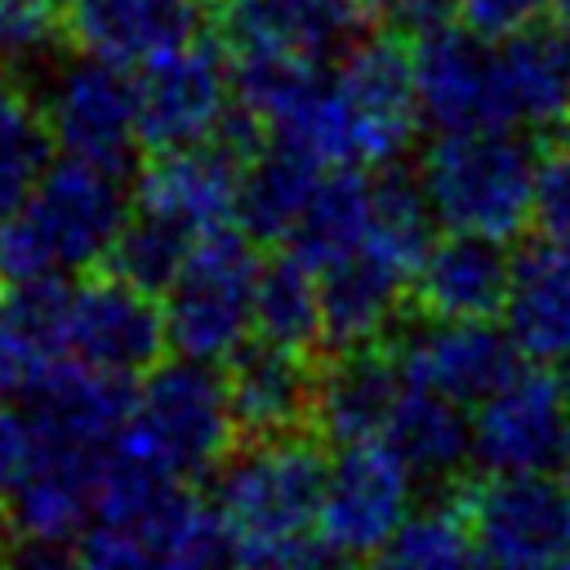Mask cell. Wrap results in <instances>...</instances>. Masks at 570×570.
Listing matches in <instances>:
<instances>
[{"label":"cell","mask_w":570,"mask_h":570,"mask_svg":"<svg viewBox=\"0 0 570 570\" xmlns=\"http://www.w3.org/2000/svg\"><path fill=\"white\" fill-rule=\"evenodd\" d=\"M419 183L441 227L512 240L534 214L539 151L517 129L441 134L419 160Z\"/></svg>","instance_id":"obj_1"},{"label":"cell","mask_w":570,"mask_h":570,"mask_svg":"<svg viewBox=\"0 0 570 570\" xmlns=\"http://www.w3.org/2000/svg\"><path fill=\"white\" fill-rule=\"evenodd\" d=\"M325 468L330 454L316 432L236 441L214 476V508L232 530L236 561L316 525Z\"/></svg>","instance_id":"obj_2"},{"label":"cell","mask_w":570,"mask_h":570,"mask_svg":"<svg viewBox=\"0 0 570 570\" xmlns=\"http://www.w3.org/2000/svg\"><path fill=\"white\" fill-rule=\"evenodd\" d=\"M258 240L240 227H214L191 240L178 276L165 289V330L178 356L227 361L245 338H254V285H258Z\"/></svg>","instance_id":"obj_3"},{"label":"cell","mask_w":570,"mask_h":570,"mask_svg":"<svg viewBox=\"0 0 570 570\" xmlns=\"http://www.w3.org/2000/svg\"><path fill=\"white\" fill-rule=\"evenodd\" d=\"M129 432L178 476L200 481L236 450L240 428L227 396V374L214 361H156L134 396Z\"/></svg>","instance_id":"obj_4"},{"label":"cell","mask_w":570,"mask_h":570,"mask_svg":"<svg viewBox=\"0 0 570 570\" xmlns=\"http://www.w3.org/2000/svg\"><path fill=\"white\" fill-rule=\"evenodd\" d=\"M459 503L481 557L508 570H552L570 557V481L548 472H485L463 476Z\"/></svg>","instance_id":"obj_5"},{"label":"cell","mask_w":570,"mask_h":570,"mask_svg":"<svg viewBox=\"0 0 570 570\" xmlns=\"http://www.w3.org/2000/svg\"><path fill=\"white\" fill-rule=\"evenodd\" d=\"M410 45H414V85H419L423 125H432L436 134L521 125L499 40H485L454 22Z\"/></svg>","instance_id":"obj_6"},{"label":"cell","mask_w":570,"mask_h":570,"mask_svg":"<svg viewBox=\"0 0 570 570\" xmlns=\"http://www.w3.org/2000/svg\"><path fill=\"white\" fill-rule=\"evenodd\" d=\"M134 379L102 374L76 356L45 361L13 396L31 450L102 459L134 414Z\"/></svg>","instance_id":"obj_7"},{"label":"cell","mask_w":570,"mask_h":570,"mask_svg":"<svg viewBox=\"0 0 570 570\" xmlns=\"http://www.w3.org/2000/svg\"><path fill=\"white\" fill-rule=\"evenodd\" d=\"M134 89L147 156L196 147L214 138L232 107V58L214 36H191L134 67Z\"/></svg>","instance_id":"obj_8"},{"label":"cell","mask_w":570,"mask_h":570,"mask_svg":"<svg viewBox=\"0 0 570 570\" xmlns=\"http://www.w3.org/2000/svg\"><path fill=\"white\" fill-rule=\"evenodd\" d=\"M40 107L53 147L62 156L89 160L120 178L138 165L142 138H138V89L129 67L80 53L71 67L53 76L49 94H40Z\"/></svg>","instance_id":"obj_9"},{"label":"cell","mask_w":570,"mask_h":570,"mask_svg":"<svg viewBox=\"0 0 570 570\" xmlns=\"http://www.w3.org/2000/svg\"><path fill=\"white\" fill-rule=\"evenodd\" d=\"M22 209L36 223L40 240L49 245L58 272H94L102 267L107 249L129 223L134 196L125 191L120 174L62 156L45 169Z\"/></svg>","instance_id":"obj_10"},{"label":"cell","mask_w":570,"mask_h":570,"mask_svg":"<svg viewBox=\"0 0 570 570\" xmlns=\"http://www.w3.org/2000/svg\"><path fill=\"white\" fill-rule=\"evenodd\" d=\"M383 347L396 356L405 383L436 387L463 405H481L521 370V352L494 321H432L405 307Z\"/></svg>","instance_id":"obj_11"},{"label":"cell","mask_w":570,"mask_h":570,"mask_svg":"<svg viewBox=\"0 0 570 570\" xmlns=\"http://www.w3.org/2000/svg\"><path fill=\"white\" fill-rule=\"evenodd\" d=\"M414 485H419L414 472L401 463V454L383 436L334 445L316 530L330 543L347 548L352 557H370L410 517Z\"/></svg>","instance_id":"obj_12"},{"label":"cell","mask_w":570,"mask_h":570,"mask_svg":"<svg viewBox=\"0 0 570 570\" xmlns=\"http://www.w3.org/2000/svg\"><path fill=\"white\" fill-rule=\"evenodd\" d=\"M169 347L165 307L156 294L138 289L134 281L94 267L80 285H71V321H67V356L120 374L142 379Z\"/></svg>","instance_id":"obj_13"},{"label":"cell","mask_w":570,"mask_h":570,"mask_svg":"<svg viewBox=\"0 0 570 570\" xmlns=\"http://www.w3.org/2000/svg\"><path fill=\"white\" fill-rule=\"evenodd\" d=\"M570 432V383L552 365L517 370L472 419L476 459L485 472H548L561 463Z\"/></svg>","instance_id":"obj_14"},{"label":"cell","mask_w":570,"mask_h":570,"mask_svg":"<svg viewBox=\"0 0 570 570\" xmlns=\"http://www.w3.org/2000/svg\"><path fill=\"white\" fill-rule=\"evenodd\" d=\"M334 85L370 138L374 165L396 160L423 120L414 85V45L396 31L352 36L334 53Z\"/></svg>","instance_id":"obj_15"},{"label":"cell","mask_w":570,"mask_h":570,"mask_svg":"<svg viewBox=\"0 0 570 570\" xmlns=\"http://www.w3.org/2000/svg\"><path fill=\"white\" fill-rule=\"evenodd\" d=\"M245 165L218 138L174 151H151L134 178V209H147L187 236H205L214 227L236 223Z\"/></svg>","instance_id":"obj_16"},{"label":"cell","mask_w":570,"mask_h":570,"mask_svg":"<svg viewBox=\"0 0 570 570\" xmlns=\"http://www.w3.org/2000/svg\"><path fill=\"white\" fill-rule=\"evenodd\" d=\"M512 281V254L494 236L450 232L432 236L410 276V312L432 321H494Z\"/></svg>","instance_id":"obj_17"},{"label":"cell","mask_w":570,"mask_h":570,"mask_svg":"<svg viewBox=\"0 0 570 570\" xmlns=\"http://www.w3.org/2000/svg\"><path fill=\"white\" fill-rule=\"evenodd\" d=\"M227 396L240 441L312 432L316 401V356L267 338H245L227 361Z\"/></svg>","instance_id":"obj_18"},{"label":"cell","mask_w":570,"mask_h":570,"mask_svg":"<svg viewBox=\"0 0 570 570\" xmlns=\"http://www.w3.org/2000/svg\"><path fill=\"white\" fill-rule=\"evenodd\" d=\"M321 285V352L383 343L410 307V272L374 245L316 272Z\"/></svg>","instance_id":"obj_19"},{"label":"cell","mask_w":570,"mask_h":570,"mask_svg":"<svg viewBox=\"0 0 570 570\" xmlns=\"http://www.w3.org/2000/svg\"><path fill=\"white\" fill-rule=\"evenodd\" d=\"M205 0H67L62 40L80 53L142 67L147 58L200 36Z\"/></svg>","instance_id":"obj_20"},{"label":"cell","mask_w":570,"mask_h":570,"mask_svg":"<svg viewBox=\"0 0 570 570\" xmlns=\"http://www.w3.org/2000/svg\"><path fill=\"white\" fill-rule=\"evenodd\" d=\"M205 22L227 53H294L325 62L356 22L338 0H209Z\"/></svg>","instance_id":"obj_21"},{"label":"cell","mask_w":570,"mask_h":570,"mask_svg":"<svg viewBox=\"0 0 570 570\" xmlns=\"http://www.w3.org/2000/svg\"><path fill=\"white\" fill-rule=\"evenodd\" d=\"M401 383H405L401 365L383 343L321 352L316 356L312 432L325 445H352V441L379 436Z\"/></svg>","instance_id":"obj_22"},{"label":"cell","mask_w":570,"mask_h":570,"mask_svg":"<svg viewBox=\"0 0 570 570\" xmlns=\"http://www.w3.org/2000/svg\"><path fill=\"white\" fill-rule=\"evenodd\" d=\"M401 463L414 472L419 485H428L432 494H450L463 476H468V459L476 454L472 441V419L463 410V401L423 387V383H401L387 423L379 432Z\"/></svg>","instance_id":"obj_23"},{"label":"cell","mask_w":570,"mask_h":570,"mask_svg":"<svg viewBox=\"0 0 570 570\" xmlns=\"http://www.w3.org/2000/svg\"><path fill=\"white\" fill-rule=\"evenodd\" d=\"M503 330L534 365H570V254L534 240L512 254Z\"/></svg>","instance_id":"obj_24"},{"label":"cell","mask_w":570,"mask_h":570,"mask_svg":"<svg viewBox=\"0 0 570 570\" xmlns=\"http://www.w3.org/2000/svg\"><path fill=\"white\" fill-rule=\"evenodd\" d=\"M499 49L521 125L539 134L570 125V27L561 18H534L499 40Z\"/></svg>","instance_id":"obj_25"},{"label":"cell","mask_w":570,"mask_h":570,"mask_svg":"<svg viewBox=\"0 0 570 570\" xmlns=\"http://www.w3.org/2000/svg\"><path fill=\"white\" fill-rule=\"evenodd\" d=\"M370 214H374L370 178L361 169H325L303 218L276 249H289L307 267L321 272V267L356 254L370 240Z\"/></svg>","instance_id":"obj_26"},{"label":"cell","mask_w":570,"mask_h":570,"mask_svg":"<svg viewBox=\"0 0 570 570\" xmlns=\"http://www.w3.org/2000/svg\"><path fill=\"white\" fill-rule=\"evenodd\" d=\"M321 165H312L298 151H285L276 142H267L240 178V205H236V223L258 240V245H285V236L294 232V223L303 218L316 183H321Z\"/></svg>","instance_id":"obj_27"},{"label":"cell","mask_w":570,"mask_h":570,"mask_svg":"<svg viewBox=\"0 0 570 570\" xmlns=\"http://www.w3.org/2000/svg\"><path fill=\"white\" fill-rule=\"evenodd\" d=\"M254 338L321 356V285H316V267H307L289 249H276L258 267Z\"/></svg>","instance_id":"obj_28"},{"label":"cell","mask_w":570,"mask_h":570,"mask_svg":"<svg viewBox=\"0 0 570 570\" xmlns=\"http://www.w3.org/2000/svg\"><path fill=\"white\" fill-rule=\"evenodd\" d=\"M472 530L450 494L441 503L410 512L374 552L365 570H476Z\"/></svg>","instance_id":"obj_29"},{"label":"cell","mask_w":570,"mask_h":570,"mask_svg":"<svg viewBox=\"0 0 570 570\" xmlns=\"http://www.w3.org/2000/svg\"><path fill=\"white\" fill-rule=\"evenodd\" d=\"M53 134L40 98L0 71V209H13L53 165Z\"/></svg>","instance_id":"obj_30"},{"label":"cell","mask_w":570,"mask_h":570,"mask_svg":"<svg viewBox=\"0 0 570 570\" xmlns=\"http://www.w3.org/2000/svg\"><path fill=\"white\" fill-rule=\"evenodd\" d=\"M370 191H374V214H370V240L365 245L383 249L387 258H396L414 276L419 258L432 245V223H436V214H432V205L423 196L419 174L396 169L387 160L383 174L370 178Z\"/></svg>","instance_id":"obj_31"},{"label":"cell","mask_w":570,"mask_h":570,"mask_svg":"<svg viewBox=\"0 0 570 570\" xmlns=\"http://www.w3.org/2000/svg\"><path fill=\"white\" fill-rule=\"evenodd\" d=\"M191 240L196 236H187L183 227H174V223H165V218H156L147 209H134L129 223L120 227L116 245L107 249L102 267L116 272V276H125V281H134L147 294H165L169 281L178 276Z\"/></svg>","instance_id":"obj_32"},{"label":"cell","mask_w":570,"mask_h":570,"mask_svg":"<svg viewBox=\"0 0 570 570\" xmlns=\"http://www.w3.org/2000/svg\"><path fill=\"white\" fill-rule=\"evenodd\" d=\"M67 321H71V285L62 276H40L9 289L0 334L18 343L36 365H45L53 356H67Z\"/></svg>","instance_id":"obj_33"},{"label":"cell","mask_w":570,"mask_h":570,"mask_svg":"<svg viewBox=\"0 0 570 570\" xmlns=\"http://www.w3.org/2000/svg\"><path fill=\"white\" fill-rule=\"evenodd\" d=\"M539 240L570 254V125L548 134V147L539 151V183H534V214H530Z\"/></svg>","instance_id":"obj_34"},{"label":"cell","mask_w":570,"mask_h":570,"mask_svg":"<svg viewBox=\"0 0 570 570\" xmlns=\"http://www.w3.org/2000/svg\"><path fill=\"white\" fill-rule=\"evenodd\" d=\"M236 570H356V557L325 534H289L281 543L254 548L236 561Z\"/></svg>","instance_id":"obj_35"},{"label":"cell","mask_w":570,"mask_h":570,"mask_svg":"<svg viewBox=\"0 0 570 570\" xmlns=\"http://www.w3.org/2000/svg\"><path fill=\"white\" fill-rule=\"evenodd\" d=\"M49 40H62L58 0H0V58L40 53Z\"/></svg>","instance_id":"obj_36"},{"label":"cell","mask_w":570,"mask_h":570,"mask_svg":"<svg viewBox=\"0 0 570 570\" xmlns=\"http://www.w3.org/2000/svg\"><path fill=\"white\" fill-rule=\"evenodd\" d=\"M548 0H459V27L485 36V40H508L512 31L530 27Z\"/></svg>","instance_id":"obj_37"},{"label":"cell","mask_w":570,"mask_h":570,"mask_svg":"<svg viewBox=\"0 0 570 570\" xmlns=\"http://www.w3.org/2000/svg\"><path fill=\"white\" fill-rule=\"evenodd\" d=\"M454 22H459V0H392V13L383 27L405 40H419V36H432Z\"/></svg>","instance_id":"obj_38"},{"label":"cell","mask_w":570,"mask_h":570,"mask_svg":"<svg viewBox=\"0 0 570 570\" xmlns=\"http://www.w3.org/2000/svg\"><path fill=\"white\" fill-rule=\"evenodd\" d=\"M22 463H27V428H22V414L0 405V503L13 490Z\"/></svg>","instance_id":"obj_39"},{"label":"cell","mask_w":570,"mask_h":570,"mask_svg":"<svg viewBox=\"0 0 570 570\" xmlns=\"http://www.w3.org/2000/svg\"><path fill=\"white\" fill-rule=\"evenodd\" d=\"M343 4V13L356 22V31H374V27H383L387 22V13H392V0H338Z\"/></svg>","instance_id":"obj_40"},{"label":"cell","mask_w":570,"mask_h":570,"mask_svg":"<svg viewBox=\"0 0 570 570\" xmlns=\"http://www.w3.org/2000/svg\"><path fill=\"white\" fill-rule=\"evenodd\" d=\"M548 13H552V18H561V22L570 27V0H548Z\"/></svg>","instance_id":"obj_41"},{"label":"cell","mask_w":570,"mask_h":570,"mask_svg":"<svg viewBox=\"0 0 570 570\" xmlns=\"http://www.w3.org/2000/svg\"><path fill=\"white\" fill-rule=\"evenodd\" d=\"M557 468H561V476L570 481V432H566V445H561V463H557Z\"/></svg>","instance_id":"obj_42"},{"label":"cell","mask_w":570,"mask_h":570,"mask_svg":"<svg viewBox=\"0 0 570 570\" xmlns=\"http://www.w3.org/2000/svg\"><path fill=\"white\" fill-rule=\"evenodd\" d=\"M476 570H508V566H499V561H490V557H481V561H476Z\"/></svg>","instance_id":"obj_43"},{"label":"cell","mask_w":570,"mask_h":570,"mask_svg":"<svg viewBox=\"0 0 570 570\" xmlns=\"http://www.w3.org/2000/svg\"><path fill=\"white\" fill-rule=\"evenodd\" d=\"M552 570H570V557H561V561H557V566H552Z\"/></svg>","instance_id":"obj_44"},{"label":"cell","mask_w":570,"mask_h":570,"mask_svg":"<svg viewBox=\"0 0 570 570\" xmlns=\"http://www.w3.org/2000/svg\"><path fill=\"white\" fill-rule=\"evenodd\" d=\"M4 285V281H0ZM0 321H4V289H0Z\"/></svg>","instance_id":"obj_45"},{"label":"cell","mask_w":570,"mask_h":570,"mask_svg":"<svg viewBox=\"0 0 570 570\" xmlns=\"http://www.w3.org/2000/svg\"><path fill=\"white\" fill-rule=\"evenodd\" d=\"M58 4H67V0H58Z\"/></svg>","instance_id":"obj_46"},{"label":"cell","mask_w":570,"mask_h":570,"mask_svg":"<svg viewBox=\"0 0 570 570\" xmlns=\"http://www.w3.org/2000/svg\"><path fill=\"white\" fill-rule=\"evenodd\" d=\"M566 383H570V374H566Z\"/></svg>","instance_id":"obj_47"},{"label":"cell","mask_w":570,"mask_h":570,"mask_svg":"<svg viewBox=\"0 0 570 570\" xmlns=\"http://www.w3.org/2000/svg\"><path fill=\"white\" fill-rule=\"evenodd\" d=\"M205 4H209V0H205Z\"/></svg>","instance_id":"obj_48"}]
</instances>
